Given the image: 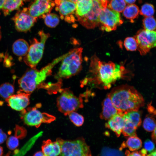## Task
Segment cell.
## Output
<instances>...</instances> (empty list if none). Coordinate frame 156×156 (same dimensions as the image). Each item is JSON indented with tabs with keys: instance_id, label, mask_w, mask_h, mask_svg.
I'll list each match as a JSON object with an SVG mask.
<instances>
[{
	"instance_id": "7",
	"label": "cell",
	"mask_w": 156,
	"mask_h": 156,
	"mask_svg": "<svg viewBox=\"0 0 156 156\" xmlns=\"http://www.w3.org/2000/svg\"><path fill=\"white\" fill-rule=\"evenodd\" d=\"M38 34L40 41L35 38L33 39L27 54L23 58L25 63L31 68H36L42 57L46 42L50 36L49 34L45 33L42 30L40 31Z\"/></svg>"
},
{
	"instance_id": "18",
	"label": "cell",
	"mask_w": 156,
	"mask_h": 156,
	"mask_svg": "<svg viewBox=\"0 0 156 156\" xmlns=\"http://www.w3.org/2000/svg\"><path fill=\"white\" fill-rule=\"evenodd\" d=\"M122 116L119 114H116L108 120L107 123L105 124V127L114 132L118 137L120 135L124 125Z\"/></svg>"
},
{
	"instance_id": "5",
	"label": "cell",
	"mask_w": 156,
	"mask_h": 156,
	"mask_svg": "<svg viewBox=\"0 0 156 156\" xmlns=\"http://www.w3.org/2000/svg\"><path fill=\"white\" fill-rule=\"evenodd\" d=\"M59 91L60 94L57 99V106L64 115L83 107L82 96H77L68 89H60Z\"/></svg>"
},
{
	"instance_id": "9",
	"label": "cell",
	"mask_w": 156,
	"mask_h": 156,
	"mask_svg": "<svg viewBox=\"0 0 156 156\" xmlns=\"http://www.w3.org/2000/svg\"><path fill=\"white\" fill-rule=\"evenodd\" d=\"M99 25L102 31L110 32L115 30L123 23L120 13L107 7H103L99 15Z\"/></svg>"
},
{
	"instance_id": "33",
	"label": "cell",
	"mask_w": 156,
	"mask_h": 156,
	"mask_svg": "<svg viewBox=\"0 0 156 156\" xmlns=\"http://www.w3.org/2000/svg\"><path fill=\"white\" fill-rule=\"evenodd\" d=\"M154 12L153 5L151 4L146 3L142 5L139 13L140 15L148 17L152 16Z\"/></svg>"
},
{
	"instance_id": "31",
	"label": "cell",
	"mask_w": 156,
	"mask_h": 156,
	"mask_svg": "<svg viewBox=\"0 0 156 156\" xmlns=\"http://www.w3.org/2000/svg\"><path fill=\"white\" fill-rule=\"evenodd\" d=\"M124 45L127 51H134L137 50V43L134 37H130L126 38L124 40Z\"/></svg>"
},
{
	"instance_id": "15",
	"label": "cell",
	"mask_w": 156,
	"mask_h": 156,
	"mask_svg": "<svg viewBox=\"0 0 156 156\" xmlns=\"http://www.w3.org/2000/svg\"><path fill=\"white\" fill-rule=\"evenodd\" d=\"M54 2L56 5L55 10L59 11L62 19L75 14V3L69 1H60V0H55Z\"/></svg>"
},
{
	"instance_id": "4",
	"label": "cell",
	"mask_w": 156,
	"mask_h": 156,
	"mask_svg": "<svg viewBox=\"0 0 156 156\" xmlns=\"http://www.w3.org/2000/svg\"><path fill=\"white\" fill-rule=\"evenodd\" d=\"M83 49H74L68 52L62 62L55 78L57 79L68 78L77 74L82 68Z\"/></svg>"
},
{
	"instance_id": "19",
	"label": "cell",
	"mask_w": 156,
	"mask_h": 156,
	"mask_svg": "<svg viewBox=\"0 0 156 156\" xmlns=\"http://www.w3.org/2000/svg\"><path fill=\"white\" fill-rule=\"evenodd\" d=\"M27 42L22 39L15 41L13 44L12 49L14 53L19 57L25 56L27 54L29 48Z\"/></svg>"
},
{
	"instance_id": "26",
	"label": "cell",
	"mask_w": 156,
	"mask_h": 156,
	"mask_svg": "<svg viewBox=\"0 0 156 156\" xmlns=\"http://www.w3.org/2000/svg\"><path fill=\"white\" fill-rule=\"evenodd\" d=\"M126 5V3L124 0H110L107 7L119 13L123 11Z\"/></svg>"
},
{
	"instance_id": "43",
	"label": "cell",
	"mask_w": 156,
	"mask_h": 156,
	"mask_svg": "<svg viewBox=\"0 0 156 156\" xmlns=\"http://www.w3.org/2000/svg\"><path fill=\"white\" fill-rule=\"evenodd\" d=\"M142 156H145L147 155V151L144 148L142 149L141 151H139Z\"/></svg>"
},
{
	"instance_id": "28",
	"label": "cell",
	"mask_w": 156,
	"mask_h": 156,
	"mask_svg": "<svg viewBox=\"0 0 156 156\" xmlns=\"http://www.w3.org/2000/svg\"><path fill=\"white\" fill-rule=\"evenodd\" d=\"M14 92V86L9 83H3L0 86V95L4 99H7L12 95Z\"/></svg>"
},
{
	"instance_id": "23",
	"label": "cell",
	"mask_w": 156,
	"mask_h": 156,
	"mask_svg": "<svg viewBox=\"0 0 156 156\" xmlns=\"http://www.w3.org/2000/svg\"><path fill=\"white\" fill-rule=\"evenodd\" d=\"M123 118L124 124L122 132L123 135L129 137L137 136L136 130L137 128L128 119L123 117Z\"/></svg>"
},
{
	"instance_id": "13",
	"label": "cell",
	"mask_w": 156,
	"mask_h": 156,
	"mask_svg": "<svg viewBox=\"0 0 156 156\" xmlns=\"http://www.w3.org/2000/svg\"><path fill=\"white\" fill-rule=\"evenodd\" d=\"M55 5L54 1H51L35 0L29 8V12L32 17L42 18L50 13Z\"/></svg>"
},
{
	"instance_id": "39",
	"label": "cell",
	"mask_w": 156,
	"mask_h": 156,
	"mask_svg": "<svg viewBox=\"0 0 156 156\" xmlns=\"http://www.w3.org/2000/svg\"><path fill=\"white\" fill-rule=\"evenodd\" d=\"M147 109L149 112L150 113L155 115V110L154 107L151 105V103L148 105Z\"/></svg>"
},
{
	"instance_id": "37",
	"label": "cell",
	"mask_w": 156,
	"mask_h": 156,
	"mask_svg": "<svg viewBox=\"0 0 156 156\" xmlns=\"http://www.w3.org/2000/svg\"><path fill=\"white\" fill-rule=\"evenodd\" d=\"M144 148L149 153L155 149L154 143L149 139H146L144 142Z\"/></svg>"
},
{
	"instance_id": "2",
	"label": "cell",
	"mask_w": 156,
	"mask_h": 156,
	"mask_svg": "<svg viewBox=\"0 0 156 156\" xmlns=\"http://www.w3.org/2000/svg\"><path fill=\"white\" fill-rule=\"evenodd\" d=\"M107 95L118 114L122 116L130 111H138L144 104L142 95L133 87L127 84L113 88Z\"/></svg>"
},
{
	"instance_id": "38",
	"label": "cell",
	"mask_w": 156,
	"mask_h": 156,
	"mask_svg": "<svg viewBox=\"0 0 156 156\" xmlns=\"http://www.w3.org/2000/svg\"><path fill=\"white\" fill-rule=\"evenodd\" d=\"M6 134L0 129V144L3 143L7 139Z\"/></svg>"
},
{
	"instance_id": "32",
	"label": "cell",
	"mask_w": 156,
	"mask_h": 156,
	"mask_svg": "<svg viewBox=\"0 0 156 156\" xmlns=\"http://www.w3.org/2000/svg\"><path fill=\"white\" fill-rule=\"evenodd\" d=\"M143 126L146 131L148 132L153 131L156 128L155 119L151 117H146L144 120Z\"/></svg>"
},
{
	"instance_id": "22",
	"label": "cell",
	"mask_w": 156,
	"mask_h": 156,
	"mask_svg": "<svg viewBox=\"0 0 156 156\" xmlns=\"http://www.w3.org/2000/svg\"><path fill=\"white\" fill-rule=\"evenodd\" d=\"M123 14L126 18L132 20L138 15L140 10L138 7L135 4H129L123 10Z\"/></svg>"
},
{
	"instance_id": "11",
	"label": "cell",
	"mask_w": 156,
	"mask_h": 156,
	"mask_svg": "<svg viewBox=\"0 0 156 156\" xmlns=\"http://www.w3.org/2000/svg\"><path fill=\"white\" fill-rule=\"evenodd\" d=\"M93 5L90 10L85 15L77 17L82 26L88 29H92L99 26V15L103 8L101 3L96 0H92Z\"/></svg>"
},
{
	"instance_id": "8",
	"label": "cell",
	"mask_w": 156,
	"mask_h": 156,
	"mask_svg": "<svg viewBox=\"0 0 156 156\" xmlns=\"http://www.w3.org/2000/svg\"><path fill=\"white\" fill-rule=\"evenodd\" d=\"M40 105L21 111V117L26 125L38 128L42 123H49L55 120L54 116L37 110V107Z\"/></svg>"
},
{
	"instance_id": "25",
	"label": "cell",
	"mask_w": 156,
	"mask_h": 156,
	"mask_svg": "<svg viewBox=\"0 0 156 156\" xmlns=\"http://www.w3.org/2000/svg\"><path fill=\"white\" fill-rule=\"evenodd\" d=\"M131 151H134L140 148L142 146V142L140 139L136 136L129 137L125 143Z\"/></svg>"
},
{
	"instance_id": "47",
	"label": "cell",
	"mask_w": 156,
	"mask_h": 156,
	"mask_svg": "<svg viewBox=\"0 0 156 156\" xmlns=\"http://www.w3.org/2000/svg\"><path fill=\"white\" fill-rule=\"evenodd\" d=\"M5 0H0V9L2 8Z\"/></svg>"
},
{
	"instance_id": "14",
	"label": "cell",
	"mask_w": 156,
	"mask_h": 156,
	"mask_svg": "<svg viewBox=\"0 0 156 156\" xmlns=\"http://www.w3.org/2000/svg\"><path fill=\"white\" fill-rule=\"evenodd\" d=\"M30 94L20 90L17 94L12 95L6 99L5 101L8 105L12 109L21 111L29 105Z\"/></svg>"
},
{
	"instance_id": "51",
	"label": "cell",
	"mask_w": 156,
	"mask_h": 156,
	"mask_svg": "<svg viewBox=\"0 0 156 156\" xmlns=\"http://www.w3.org/2000/svg\"><path fill=\"white\" fill-rule=\"evenodd\" d=\"M27 0H23V1H26Z\"/></svg>"
},
{
	"instance_id": "21",
	"label": "cell",
	"mask_w": 156,
	"mask_h": 156,
	"mask_svg": "<svg viewBox=\"0 0 156 156\" xmlns=\"http://www.w3.org/2000/svg\"><path fill=\"white\" fill-rule=\"evenodd\" d=\"M23 4V0H5L2 8L4 15H8L12 11L19 9Z\"/></svg>"
},
{
	"instance_id": "29",
	"label": "cell",
	"mask_w": 156,
	"mask_h": 156,
	"mask_svg": "<svg viewBox=\"0 0 156 156\" xmlns=\"http://www.w3.org/2000/svg\"><path fill=\"white\" fill-rule=\"evenodd\" d=\"M67 115L70 121L76 126L80 127L83 124L84 122L83 117L75 111L69 113Z\"/></svg>"
},
{
	"instance_id": "40",
	"label": "cell",
	"mask_w": 156,
	"mask_h": 156,
	"mask_svg": "<svg viewBox=\"0 0 156 156\" xmlns=\"http://www.w3.org/2000/svg\"><path fill=\"white\" fill-rule=\"evenodd\" d=\"M125 154L127 156H142L139 152L135 151L130 153L128 150L126 151Z\"/></svg>"
},
{
	"instance_id": "48",
	"label": "cell",
	"mask_w": 156,
	"mask_h": 156,
	"mask_svg": "<svg viewBox=\"0 0 156 156\" xmlns=\"http://www.w3.org/2000/svg\"><path fill=\"white\" fill-rule=\"evenodd\" d=\"M3 150L2 147L0 146V156L2 155L3 154Z\"/></svg>"
},
{
	"instance_id": "30",
	"label": "cell",
	"mask_w": 156,
	"mask_h": 156,
	"mask_svg": "<svg viewBox=\"0 0 156 156\" xmlns=\"http://www.w3.org/2000/svg\"><path fill=\"white\" fill-rule=\"evenodd\" d=\"M142 23L144 29L149 31H154L156 28V21L152 16L146 17L143 20Z\"/></svg>"
},
{
	"instance_id": "50",
	"label": "cell",
	"mask_w": 156,
	"mask_h": 156,
	"mask_svg": "<svg viewBox=\"0 0 156 156\" xmlns=\"http://www.w3.org/2000/svg\"><path fill=\"white\" fill-rule=\"evenodd\" d=\"M1 27H0V40L1 39Z\"/></svg>"
},
{
	"instance_id": "6",
	"label": "cell",
	"mask_w": 156,
	"mask_h": 156,
	"mask_svg": "<svg viewBox=\"0 0 156 156\" xmlns=\"http://www.w3.org/2000/svg\"><path fill=\"white\" fill-rule=\"evenodd\" d=\"M56 141L60 144L61 153L64 156H90L92 155L89 146L82 138L72 140H65L58 138Z\"/></svg>"
},
{
	"instance_id": "34",
	"label": "cell",
	"mask_w": 156,
	"mask_h": 156,
	"mask_svg": "<svg viewBox=\"0 0 156 156\" xmlns=\"http://www.w3.org/2000/svg\"><path fill=\"white\" fill-rule=\"evenodd\" d=\"M8 148L10 150H13L17 147L19 145L18 138L15 136H11L9 137L6 141Z\"/></svg>"
},
{
	"instance_id": "45",
	"label": "cell",
	"mask_w": 156,
	"mask_h": 156,
	"mask_svg": "<svg viewBox=\"0 0 156 156\" xmlns=\"http://www.w3.org/2000/svg\"><path fill=\"white\" fill-rule=\"evenodd\" d=\"M126 3L128 4H132L134 3L136 0H124Z\"/></svg>"
},
{
	"instance_id": "49",
	"label": "cell",
	"mask_w": 156,
	"mask_h": 156,
	"mask_svg": "<svg viewBox=\"0 0 156 156\" xmlns=\"http://www.w3.org/2000/svg\"><path fill=\"white\" fill-rule=\"evenodd\" d=\"M60 1H71L73 2H74L75 3H76L77 1V0H60Z\"/></svg>"
},
{
	"instance_id": "12",
	"label": "cell",
	"mask_w": 156,
	"mask_h": 156,
	"mask_svg": "<svg viewBox=\"0 0 156 156\" xmlns=\"http://www.w3.org/2000/svg\"><path fill=\"white\" fill-rule=\"evenodd\" d=\"M12 19L17 31L26 32L29 31L34 25L37 18L31 16L29 13L28 8H25L18 11Z\"/></svg>"
},
{
	"instance_id": "20",
	"label": "cell",
	"mask_w": 156,
	"mask_h": 156,
	"mask_svg": "<svg viewBox=\"0 0 156 156\" xmlns=\"http://www.w3.org/2000/svg\"><path fill=\"white\" fill-rule=\"evenodd\" d=\"M75 12L76 17L82 16L87 14L93 5L92 0H77L76 3Z\"/></svg>"
},
{
	"instance_id": "35",
	"label": "cell",
	"mask_w": 156,
	"mask_h": 156,
	"mask_svg": "<svg viewBox=\"0 0 156 156\" xmlns=\"http://www.w3.org/2000/svg\"><path fill=\"white\" fill-rule=\"evenodd\" d=\"M101 155H123V153L121 151L113 149L107 147L103 148L101 153Z\"/></svg>"
},
{
	"instance_id": "46",
	"label": "cell",
	"mask_w": 156,
	"mask_h": 156,
	"mask_svg": "<svg viewBox=\"0 0 156 156\" xmlns=\"http://www.w3.org/2000/svg\"><path fill=\"white\" fill-rule=\"evenodd\" d=\"M156 154V149H155L153 151L150 153L148 155H146L150 156H155Z\"/></svg>"
},
{
	"instance_id": "17",
	"label": "cell",
	"mask_w": 156,
	"mask_h": 156,
	"mask_svg": "<svg viewBox=\"0 0 156 156\" xmlns=\"http://www.w3.org/2000/svg\"><path fill=\"white\" fill-rule=\"evenodd\" d=\"M102 106V111L100 116L101 119L108 120L114 115L118 114V110L114 106L108 95L103 101Z\"/></svg>"
},
{
	"instance_id": "24",
	"label": "cell",
	"mask_w": 156,
	"mask_h": 156,
	"mask_svg": "<svg viewBox=\"0 0 156 156\" xmlns=\"http://www.w3.org/2000/svg\"><path fill=\"white\" fill-rule=\"evenodd\" d=\"M123 117L128 119L137 128L141 124V113L138 111H133L124 115Z\"/></svg>"
},
{
	"instance_id": "42",
	"label": "cell",
	"mask_w": 156,
	"mask_h": 156,
	"mask_svg": "<svg viewBox=\"0 0 156 156\" xmlns=\"http://www.w3.org/2000/svg\"><path fill=\"white\" fill-rule=\"evenodd\" d=\"M151 135V138L152 141L154 143L156 142V128L153 131Z\"/></svg>"
},
{
	"instance_id": "10",
	"label": "cell",
	"mask_w": 156,
	"mask_h": 156,
	"mask_svg": "<svg viewBox=\"0 0 156 156\" xmlns=\"http://www.w3.org/2000/svg\"><path fill=\"white\" fill-rule=\"evenodd\" d=\"M134 38L137 43V50L141 55H146L151 49L156 46L155 31L141 30L137 32Z\"/></svg>"
},
{
	"instance_id": "16",
	"label": "cell",
	"mask_w": 156,
	"mask_h": 156,
	"mask_svg": "<svg viewBox=\"0 0 156 156\" xmlns=\"http://www.w3.org/2000/svg\"><path fill=\"white\" fill-rule=\"evenodd\" d=\"M41 148L42 152L46 156H58L61 153L60 146L57 141L52 142L49 139L44 141Z\"/></svg>"
},
{
	"instance_id": "52",
	"label": "cell",
	"mask_w": 156,
	"mask_h": 156,
	"mask_svg": "<svg viewBox=\"0 0 156 156\" xmlns=\"http://www.w3.org/2000/svg\"><path fill=\"white\" fill-rule=\"evenodd\" d=\"M46 0L49 1H51V0Z\"/></svg>"
},
{
	"instance_id": "1",
	"label": "cell",
	"mask_w": 156,
	"mask_h": 156,
	"mask_svg": "<svg viewBox=\"0 0 156 156\" xmlns=\"http://www.w3.org/2000/svg\"><path fill=\"white\" fill-rule=\"evenodd\" d=\"M125 71L124 66L111 61H101L94 55L91 59L90 71L92 77L90 80L96 87L109 89L117 80L124 77Z\"/></svg>"
},
{
	"instance_id": "44",
	"label": "cell",
	"mask_w": 156,
	"mask_h": 156,
	"mask_svg": "<svg viewBox=\"0 0 156 156\" xmlns=\"http://www.w3.org/2000/svg\"><path fill=\"white\" fill-rule=\"evenodd\" d=\"M34 156H45L42 151H38L35 153L34 155Z\"/></svg>"
},
{
	"instance_id": "3",
	"label": "cell",
	"mask_w": 156,
	"mask_h": 156,
	"mask_svg": "<svg viewBox=\"0 0 156 156\" xmlns=\"http://www.w3.org/2000/svg\"><path fill=\"white\" fill-rule=\"evenodd\" d=\"M67 53L54 59L40 70L36 68L28 69L18 80V82L20 90L26 93L31 94L49 75L54 66L61 61Z\"/></svg>"
},
{
	"instance_id": "27",
	"label": "cell",
	"mask_w": 156,
	"mask_h": 156,
	"mask_svg": "<svg viewBox=\"0 0 156 156\" xmlns=\"http://www.w3.org/2000/svg\"><path fill=\"white\" fill-rule=\"evenodd\" d=\"M42 18H44L45 25L51 28L56 27L60 21L59 16L54 13L47 14Z\"/></svg>"
},
{
	"instance_id": "41",
	"label": "cell",
	"mask_w": 156,
	"mask_h": 156,
	"mask_svg": "<svg viewBox=\"0 0 156 156\" xmlns=\"http://www.w3.org/2000/svg\"><path fill=\"white\" fill-rule=\"evenodd\" d=\"M101 3L103 7L104 8L106 7L107 4L109 0H96Z\"/></svg>"
},
{
	"instance_id": "36",
	"label": "cell",
	"mask_w": 156,
	"mask_h": 156,
	"mask_svg": "<svg viewBox=\"0 0 156 156\" xmlns=\"http://www.w3.org/2000/svg\"><path fill=\"white\" fill-rule=\"evenodd\" d=\"M15 136L18 138H23L26 134V131L25 128L16 126L15 129Z\"/></svg>"
}]
</instances>
